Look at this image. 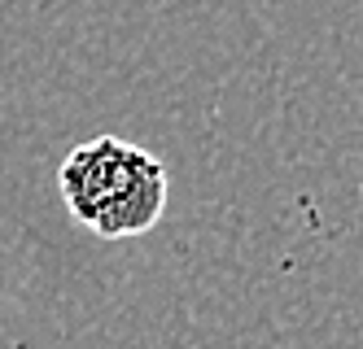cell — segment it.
I'll return each instance as SVG.
<instances>
[{
	"label": "cell",
	"mask_w": 363,
	"mask_h": 349,
	"mask_svg": "<svg viewBox=\"0 0 363 349\" xmlns=\"http://www.w3.org/2000/svg\"><path fill=\"white\" fill-rule=\"evenodd\" d=\"M57 188L70 219L101 240L145 236L167 214V166L118 136L74 144L57 171Z\"/></svg>",
	"instance_id": "obj_1"
}]
</instances>
